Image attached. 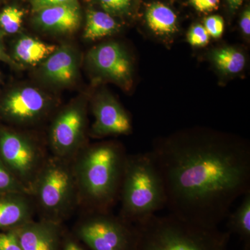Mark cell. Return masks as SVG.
<instances>
[{
    "label": "cell",
    "instance_id": "obj_1",
    "mask_svg": "<svg viewBox=\"0 0 250 250\" xmlns=\"http://www.w3.org/2000/svg\"><path fill=\"white\" fill-rule=\"evenodd\" d=\"M151 154L166 207L178 218L218 228L237 199L250 190V148L240 140L195 131L158 143Z\"/></svg>",
    "mask_w": 250,
    "mask_h": 250
},
{
    "label": "cell",
    "instance_id": "obj_2",
    "mask_svg": "<svg viewBox=\"0 0 250 250\" xmlns=\"http://www.w3.org/2000/svg\"><path fill=\"white\" fill-rule=\"evenodd\" d=\"M127 154L120 145L83 147L72 160L80 205L86 211L109 212L119 200Z\"/></svg>",
    "mask_w": 250,
    "mask_h": 250
},
{
    "label": "cell",
    "instance_id": "obj_3",
    "mask_svg": "<svg viewBox=\"0 0 250 250\" xmlns=\"http://www.w3.org/2000/svg\"><path fill=\"white\" fill-rule=\"evenodd\" d=\"M119 200L120 217L136 225L166 207L165 187L150 152L127 155Z\"/></svg>",
    "mask_w": 250,
    "mask_h": 250
},
{
    "label": "cell",
    "instance_id": "obj_4",
    "mask_svg": "<svg viewBox=\"0 0 250 250\" xmlns=\"http://www.w3.org/2000/svg\"><path fill=\"white\" fill-rule=\"evenodd\" d=\"M136 250H228L230 233L175 216L152 215L136 224Z\"/></svg>",
    "mask_w": 250,
    "mask_h": 250
},
{
    "label": "cell",
    "instance_id": "obj_5",
    "mask_svg": "<svg viewBox=\"0 0 250 250\" xmlns=\"http://www.w3.org/2000/svg\"><path fill=\"white\" fill-rule=\"evenodd\" d=\"M29 195L43 220L60 223L80 205L72 161L49 156L31 186Z\"/></svg>",
    "mask_w": 250,
    "mask_h": 250
},
{
    "label": "cell",
    "instance_id": "obj_6",
    "mask_svg": "<svg viewBox=\"0 0 250 250\" xmlns=\"http://www.w3.org/2000/svg\"><path fill=\"white\" fill-rule=\"evenodd\" d=\"M77 233L92 250H136V225L109 212L86 211Z\"/></svg>",
    "mask_w": 250,
    "mask_h": 250
},
{
    "label": "cell",
    "instance_id": "obj_7",
    "mask_svg": "<svg viewBox=\"0 0 250 250\" xmlns=\"http://www.w3.org/2000/svg\"><path fill=\"white\" fill-rule=\"evenodd\" d=\"M48 156L38 143L25 135L0 129V159L27 189L29 194Z\"/></svg>",
    "mask_w": 250,
    "mask_h": 250
},
{
    "label": "cell",
    "instance_id": "obj_8",
    "mask_svg": "<svg viewBox=\"0 0 250 250\" xmlns=\"http://www.w3.org/2000/svg\"><path fill=\"white\" fill-rule=\"evenodd\" d=\"M85 125V113L79 106H72L54 120L50 131L51 149L54 156L72 161L82 149Z\"/></svg>",
    "mask_w": 250,
    "mask_h": 250
},
{
    "label": "cell",
    "instance_id": "obj_9",
    "mask_svg": "<svg viewBox=\"0 0 250 250\" xmlns=\"http://www.w3.org/2000/svg\"><path fill=\"white\" fill-rule=\"evenodd\" d=\"M49 103L39 90L31 87L15 90L0 104V115L11 123L29 124L45 114Z\"/></svg>",
    "mask_w": 250,
    "mask_h": 250
},
{
    "label": "cell",
    "instance_id": "obj_10",
    "mask_svg": "<svg viewBox=\"0 0 250 250\" xmlns=\"http://www.w3.org/2000/svg\"><path fill=\"white\" fill-rule=\"evenodd\" d=\"M90 62L104 76L125 88L132 83V66L127 54L119 44L108 42L90 51Z\"/></svg>",
    "mask_w": 250,
    "mask_h": 250
},
{
    "label": "cell",
    "instance_id": "obj_11",
    "mask_svg": "<svg viewBox=\"0 0 250 250\" xmlns=\"http://www.w3.org/2000/svg\"><path fill=\"white\" fill-rule=\"evenodd\" d=\"M95 123L94 135L99 137L126 135L132 129L129 115L120 104L111 96H102L93 106Z\"/></svg>",
    "mask_w": 250,
    "mask_h": 250
},
{
    "label": "cell",
    "instance_id": "obj_12",
    "mask_svg": "<svg viewBox=\"0 0 250 250\" xmlns=\"http://www.w3.org/2000/svg\"><path fill=\"white\" fill-rule=\"evenodd\" d=\"M22 250H59V223L43 220L14 229Z\"/></svg>",
    "mask_w": 250,
    "mask_h": 250
},
{
    "label": "cell",
    "instance_id": "obj_13",
    "mask_svg": "<svg viewBox=\"0 0 250 250\" xmlns=\"http://www.w3.org/2000/svg\"><path fill=\"white\" fill-rule=\"evenodd\" d=\"M35 210L30 195L24 192L0 195V229H14L32 220Z\"/></svg>",
    "mask_w": 250,
    "mask_h": 250
},
{
    "label": "cell",
    "instance_id": "obj_14",
    "mask_svg": "<svg viewBox=\"0 0 250 250\" xmlns=\"http://www.w3.org/2000/svg\"><path fill=\"white\" fill-rule=\"evenodd\" d=\"M37 21L41 27L47 30L73 32L80 24V9L73 1L56 5L39 11Z\"/></svg>",
    "mask_w": 250,
    "mask_h": 250
},
{
    "label": "cell",
    "instance_id": "obj_15",
    "mask_svg": "<svg viewBox=\"0 0 250 250\" xmlns=\"http://www.w3.org/2000/svg\"><path fill=\"white\" fill-rule=\"evenodd\" d=\"M44 76L57 84H68L77 73V62L71 49L62 48L56 50L44 62Z\"/></svg>",
    "mask_w": 250,
    "mask_h": 250
},
{
    "label": "cell",
    "instance_id": "obj_16",
    "mask_svg": "<svg viewBox=\"0 0 250 250\" xmlns=\"http://www.w3.org/2000/svg\"><path fill=\"white\" fill-rule=\"evenodd\" d=\"M146 18L148 27L157 35H172L177 30V16L163 3L154 2L149 5Z\"/></svg>",
    "mask_w": 250,
    "mask_h": 250
},
{
    "label": "cell",
    "instance_id": "obj_17",
    "mask_svg": "<svg viewBox=\"0 0 250 250\" xmlns=\"http://www.w3.org/2000/svg\"><path fill=\"white\" fill-rule=\"evenodd\" d=\"M56 50L55 45H49L31 37H23L16 42L14 54L18 60L35 65L49 57Z\"/></svg>",
    "mask_w": 250,
    "mask_h": 250
},
{
    "label": "cell",
    "instance_id": "obj_18",
    "mask_svg": "<svg viewBox=\"0 0 250 250\" xmlns=\"http://www.w3.org/2000/svg\"><path fill=\"white\" fill-rule=\"evenodd\" d=\"M239 207L229 214L228 232L234 233L244 243L245 250L250 246V190L243 195Z\"/></svg>",
    "mask_w": 250,
    "mask_h": 250
},
{
    "label": "cell",
    "instance_id": "obj_19",
    "mask_svg": "<svg viewBox=\"0 0 250 250\" xmlns=\"http://www.w3.org/2000/svg\"><path fill=\"white\" fill-rule=\"evenodd\" d=\"M119 29L111 15L103 11H90L87 14L84 39L95 41L112 35Z\"/></svg>",
    "mask_w": 250,
    "mask_h": 250
},
{
    "label": "cell",
    "instance_id": "obj_20",
    "mask_svg": "<svg viewBox=\"0 0 250 250\" xmlns=\"http://www.w3.org/2000/svg\"><path fill=\"white\" fill-rule=\"evenodd\" d=\"M210 59L220 71L227 75L239 73L246 66V59L241 51L231 47L215 49Z\"/></svg>",
    "mask_w": 250,
    "mask_h": 250
},
{
    "label": "cell",
    "instance_id": "obj_21",
    "mask_svg": "<svg viewBox=\"0 0 250 250\" xmlns=\"http://www.w3.org/2000/svg\"><path fill=\"white\" fill-rule=\"evenodd\" d=\"M23 16L22 10L15 6H8L0 13V27L8 34H15L21 29Z\"/></svg>",
    "mask_w": 250,
    "mask_h": 250
},
{
    "label": "cell",
    "instance_id": "obj_22",
    "mask_svg": "<svg viewBox=\"0 0 250 250\" xmlns=\"http://www.w3.org/2000/svg\"><path fill=\"white\" fill-rule=\"evenodd\" d=\"M9 192L29 194L27 189L19 182L0 159V195Z\"/></svg>",
    "mask_w": 250,
    "mask_h": 250
},
{
    "label": "cell",
    "instance_id": "obj_23",
    "mask_svg": "<svg viewBox=\"0 0 250 250\" xmlns=\"http://www.w3.org/2000/svg\"><path fill=\"white\" fill-rule=\"evenodd\" d=\"M188 41L193 47H204L208 43L210 36L202 24L192 26L188 33Z\"/></svg>",
    "mask_w": 250,
    "mask_h": 250
},
{
    "label": "cell",
    "instance_id": "obj_24",
    "mask_svg": "<svg viewBox=\"0 0 250 250\" xmlns=\"http://www.w3.org/2000/svg\"><path fill=\"white\" fill-rule=\"evenodd\" d=\"M204 27L210 37L219 39L223 36L225 30V22L221 16H210L206 18Z\"/></svg>",
    "mask_w": 250,
    "mask_h": 250
},
{
    "label": "cell",
    "instance_id": "obj_25",
    "mask_svg": "<svg viewBox=\"0 0 250 250\" xmlns=\"http://www.w3.org/2000/svg\"><path fill=\"white\" fill-rule=\"evenodd\" d=\"M102 7L108 14H121L127 11L131 0H98Z\"/></svg>",
    "mask_w": 250,
    "mask_h": 250
},
{
    "label": "cell",
    "instance_id": "obj_26",
    "mask_svg": "<svg viewBox=\"0 0 250 250\" xmlns=\"http://www.w3.org/2000/svg\"><path fill=\"white\" fill-rule=\"evenodd\" d=\"M0 250H22L14 229L0 233Z\"/></svg>",
    "mask_w": 250,
    "mask_h": 250
},
{
    "label": "cell",
    "instance_id": "obj_27",
    "mask_svg": "<svg viewBox=\"0 0 250 250\" xmlns=\"http://www.w3.org/2000/svg\"><path fill=\"white\" fill-rule=\"evenodd\" d=\"M192 6L200 12H210L218 9L220 0H190Z\"/></svg>",
    "mask_w": 250,
    "mask_h": 250
},
{
    "label": "cell",
    "instance_id": "obj_28",
    "mask_svg": "<svg viewBox=\"0 0 250 250\" xmlns=\"http://www.w3.org/2000/svg\"><path fill=\"white\" fill-rule=\"evenodd\" d=\"M71 1H73V0H32L33 9L39 12L41 10L46 9V8L56 6V5L65 4V3L70 2Z\"/></svg>",
    "mask_w": 250,
    "mask_h": 250
},
{
    "label": "cell",
    "instance_id": "obj_29",
    "mask_svg": "<svg viewBox=\"0 0 250 250\" xmlns=\"http://www.w3.org/2000/svg\"><path fill=\"white\" fill-rule=\"evenodd\" d=\"M240 27L241 30L246 36L250 35V11L247 9L243 12L240 21Z\"/></svg>",
    "mask_w": 250,
    "mask_h": 250
},
{
    "label": "cell",
    "instance_id": "obj_30",
    "mask_svg": "<svg viewBox=\"0 0 250 250\" xmlns=\"http://www.w3.org/2000/svg\"><path fill=\"white\" fill-rule=\"evenodd\" d=\"M0 61L9 64L10 65H12V66H18V64L16 63V62H14L9 57V54L6 53L1 41H0Z\"/></svg>",
    "mask_w": 250,
    "mask_h": 250
},
{
    "label": "cell",
    "instance_id": "obj_31",
    "mask_svg": "<svg viewBox=\"0 0 250 250\" xmlns=\"http://www.w3.org/2000/svg\"><path fill=\"white\" fill-rule=\"evenodd\" d=\"M63 250H84L82 247L79 246L78 244L72 240H67L64 245Z\"/></svg>",
    "mask_w": 250,
    "mask_h": 250
},
{
    "label": "cell",
    "instance_id": "obj_32",
    "mask_svg": "<svg viewBox=\"0 0 250 250\" xmlns=\"http://www.w3.org/2000/svg\"><path fill=\"white\" fill-rule=\"evenodd\" d=\"M244 0H228L229 7L230 11H234L238 9L241 4H243Z\"/></svg>",
    "mask_w": 250,
    "mask_h": 250
},
{
    "label": "cell",
    "instance_id": "obj_33",
    "mask_svg": "<svg viewBox=\"0 0 250 250\" xmlns=\"http://www.w3.org/2000/svg\"></svg>",
    "mask_w": 250,
    "mask_h": 250
}]
</instances>
